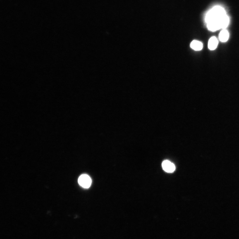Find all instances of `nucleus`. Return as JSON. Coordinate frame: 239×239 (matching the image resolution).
Instances as JSON below:
<instances>
[{"label": "nucleus", "instance_id": "1", "mask_svg": "<svg viewBox=\"0 0 239 239\" xmlns=\"http://www.w3.org/2000/svg\"><path fill=\"white\" fill-rule=\"evenodd\" d=\"M227 15L224 9L220 6L215 7L209 10L206 16L207 23L211 22L219 23L221 27V23L223 19Z\"/></svg>", "mask_w": 239, "mask_h": 239}, {"label": "nucleus", "instance_id": "2", "mask_svg": "<svg viewBox=\"0 0 239 239\" xmlns=\"http://www.w3.org/2000/svg\"><path fill=\"white\" fill-rule=\"evenodd\" d=\"M78 182L79 184L83 188H88L91 186L92 180L87 175L83 174L79 178Z\"/></svg>", "mask_w": 239, "mask_h": 239}, {"label": "nucleus", "instance_id": "3", "mask_svg": "<svg viewBox=\"0 0 239 239\" xmlns=\"http://www.w3.org/2000/svg\"><path fill=\"white\" fill-rule=\"evenodd\" d=\"M162 166L163 170L168 173H173L176 170L175 165L168 160H165L163 162Z\"/></svg>", "mask_w": 239, "mask_h": 239}, {"label": "nucleus", "instance_id": "4", "mask_svg": "<svg viewBox=\"0 0 239 239\" xmlns=\"http://www.w3.org/2000/svg\"><path fill=\"white\" fill-rule=\"evenodd\" d=\"M218 44V41L217 38L215 37H212L209 40L208 48L210 50H214L217 48Z\"/></svg>", "mask_w": 239, "mask_h": 239}, {"label": "nucleus", "instance_id": "5", "mask_svg": "<svg viewBox=\"0 0 239 239\" xmlns=\"http://www.w3.org/2000/svg\"><path fill=\"white\" fill-rule=\"evenodd\" d=\"M191 47L195 51H200L203 48L202 43L198 41L194 40L190 44Z\"/></svg>", "mask_w": 239, "mask_h": 239}, {"label": "nucleus", "instance_id": "6", "mask_svg": "<svg viewBox=\"0 0 239 239\" xmlns=\"http://www.w3.org/2000/svg\"><path fill=\"white\" fill-rule=\"evenodd\" d=\"M229 37L228 32L225 30L221 32L219 34V39L221 42H226L228 41Z\"/></svg>", "mask_w": 239, "mask_h": 239}]
</instances>
